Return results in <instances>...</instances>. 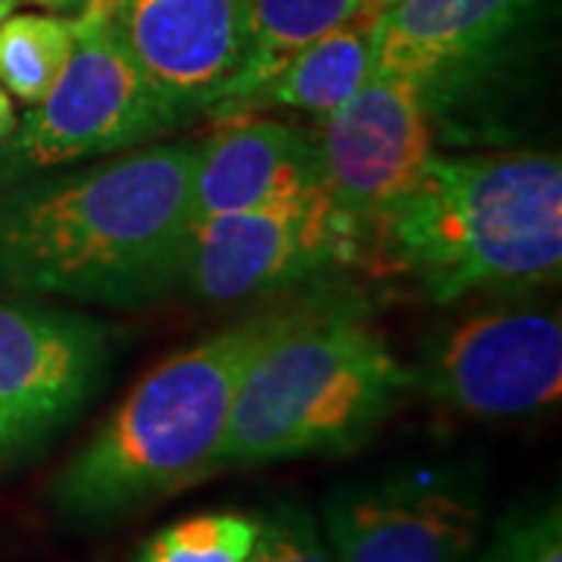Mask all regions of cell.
Masks as SVG:
<instances>
[{"mask_svg":"<svg viewBox=\"0 0 562 562\" xmlns=\"http://www.w3.org/2000/svg\"><path fill=\"white\" fill-rule=\"evenodd\" d=\"M328 201L362 232L401 201L435 157V116L425 88L397 76H366L322 116L316 135Z\"/></svg>","mask_w":562,"mask_h":562,"instance_id":"10","label":"cell"},{"mask_svg":"<svg viewBox=\"0 0 562 562\" xmlns=\"http://www.w3.org/2000/svg\"><path fill=\"white\" fill-rule=\"evenodd\" d=\"M198 140L140 144L0 191V291L140 310L188 269Z\"/></svg>","mask_w":562,"mask_h":562,"instance_id":"1","label":"cell"},{"mask_svg":"<svg viewBox=\"0 0 562 562\" xmlns=\"http://www.w3.org/2000/svg\"><path fill=\"white\" fill-rule=\"evenodd\" d=\"M120 335L91 313L0 301V460L38 450L103 391Z\"/></svg>","mask_w":562,"mask_h":562,"instance_id":"7","label":"cell"},{"mask_svg":"<svg viewBox=\"0 0 562 562\" xmlns=\"http://www.w3.org/2000/svg\"><path fill=\"white\" fill-rule=\"evenodd\" d=\"M257 538V516L203 513L160 528L140 543L135 562H244Z\"/></svg>","mask_w":562,"mask_h":562,"instance_id":"17","label":"cell"},{"mask_svg":"<svg viewBox=\"0 0 562 562\" xmlns=\"http://www.w3.org/2000/svg\"><path fill=\"white\" fill-rule=\"evenodd\" d=\"M13 7H16V0H0V22L7 20L10 13H13Z\"/></svg>","mask_w":562,"mask_h":562,"instance_id":"23","label":"cell"},{"mask_svg":"<svg viewBox=\"0 0 562 562\" xmlns=\"http://www.w3.org/2000/svg\"><path fill=\"white\" fill-rule=\"evenodd\" d=\"M475 562H562L560 503H519L503 516Z\"/></svg>","mask_w":562,"mask_h":562,"instance_id":"18","label":"cell"},{"mask_svg":"<svg viewBox=\"0 0 562 562\" xmlns=\"http://www.w3.org/2000/svg\"><path fill=\"white\" fill-rule=\"evenodd\" d=\"M113 10L116 0H98L76 16V47L60 79L0 140V181L135 150L184 125L140 76Z\"/></svg>","mask_w":562,"mask_h":562,"instance_id":"5","label":"cell"},{"mask_svg":"<svg viewBox=\"0 0 562 562\" xmlns=\"http://www.w3.org/2000/svg\"><path fill=\"white\" fill-rule=\"evenodd\" d=\"M401 0H360V7H357V13H353V25H362V29H375V22L382 20L384 13L391 10V7H397Z\"/></svg>","mask_w":562,"mask_h":562,"instance_id":"20","label":"cell"},{"mask_svg":"<svg viewBox=\"0 0 562 562\" xmlns=\"http://www.w3.org/2000/svg\"><path fill=\"white\" fill-rule=\"evenodd\" d=\"M316 194H325L319 147L294 125L244 116L198 144L194 222Z\"/></svg>","mask_w":562,"mask_h":562,"instance_id":"13","label":"cell"},{"mask_svg":"<svg viewBox=\"0 0 562 562\" xmlns=\"http://www.w3.org/2000/svg\"><path fill=\"white\" fill-rule=\"evenodd\" d=\"M113 22L140 76L184 125L220 101L247 47V0H116Z\"/></svg>","mask_w":562,"mask_h":562,"instance_id":"12","label":"cell"},{"mask_svg":"<svg viewBox=\"0 0 562 562\" xmlns=\"http://www.w3.org/2000/svg\"><path fill=\"white\" fill-rule=\"evenodd\" d=\"M547 7L550 0H401L372 29L369 76L413 79L435 110L494 72Z\"/></svg>","mask_w":562,"mask_h":562,"instance_id":"11","label":"cell"},{"mask_svg":"<svg viewBox=\"0 0 562 562\" xmlns=\"http://www.w3.org/2000/svg\"><path fill=\"white\" fill-rule=\"evenodd\" d=\"M72 47L76 16L10 13L0 22V88L25 106H35L60 79Z\"/></svg>","mask_w":562,"mask_h":562,"instance_id":"16","label":"cell"},{"mask_svg":"<svg viewBox=\"0 0 562 562\" xmlns=\"http://www.w3.org/2000/svg\"><path fill=\"white\" fill-rule=\"evenodd\" d=\"M413 382L469 419L550 409L562 394L560 313L531 303L465 313L428 341Z\"/></svg>","mask_w":562,"mask_h":562,"instance_id":"8","label":"cell"},{"mask_svg":"<svg viewBox=\"0 0 562 562\" xmlns=\"http://www.w3.org/2000/svg\"><path fill=\"white\" fill-rule=\"evenodd\" d=\"M369 50H372V29L347 22L341 29L328 32L325 38L303 47L272 79L262 81L257 91L232 103L228 110H222L216 120H244L272 106L301 110L322 120L366 81Z\"/></svg>","mask_w":562,"mask_h":562,"instance_id":"14","label":"cell"},{"mask_svg":"<svg viewBox=\"0 0 562 562\" xmlns=\"http://www.w3.org/2000/svg\"><path fill=\"white\" fill-rule=\"evenodd\" d=\"M310 291L254 310L147 372L50 482L54 516L69 528H110L213 475L247 366Z\"/></svg>","mask_w":562,"mask_h":562,"instance_id":"2","label":"cell"},{"mask_svg":"<svg viewBox=\"0 0 562 562\" xmlns=\"http://www.w3.org/2000/svg\"><path fill=\"white\" fill-rule=\"evenodd\" d=\"M431 303L482 291L522 297L560 281L562 162L557 154L431 157L422 179L366 228V260Z\"/></svg>","mask_w":562,"mask_h":562,"instance_id":"3","label":"cell"},{"mask_svg":"<svg viewBox=\"0 0 562 562\" xmlns=\"http://www.w3.org/2000/svg\"><path fill=\"white\" fill-rule=\"evenodd\" d=\"M244 562H335L316 519L297 503H272L257 516V538Z\"/></svg>","mask_w":562,"mask_h":562,"instance_id":"19","label":"cell"},{"mask_svg":"<svg viewBox=\"0 0 562 562\" xmlns=\"http://www.w3.org/2000/svg\"><path fill=\"white\" fill-rule=\"evenodd\" d=\"M322 522L335 562H475L484 494L472 472H391L335 487Z\"/></svg>","mask_w":562,"mask_h":562,"instance_id":"9","label":"cell"},{"mask_svg":"<svg viewBox=\"0 0 562 562\" xmlns=\"http://www.w3.org/2000/svg\"><path fill=\"white\" fill-rule=\"evenodd\" d=\"M366 260V232L328 194L194 222L184 281L206 303H247L313 288Z\"/></svg>","mask_w":562,"mask_h":562,"instance_id":"6","label":"cell"},{"mask_svg":"<svg viewBox=\"0 0 562 562\" xmlns=\"http://www.w3.org/2000/svg\"><path fill=\"white\" fill-rule=\"evenodd\" d=\"M413 384L360 294L313 288L301 313L247 366L216 472L350 453Z\"/></svg>","mask_w":562,"mask_h":562,"instance_id":"4","label":"cell"},{"mask_svg":"<svg viewBox=\"0 0 562 562\" xmlns=\"http://www.w3.org/2000/svg\"><path fill=\"white\" fill-rule=\"evenodd\" d=\"M360 0H247V47L232 81L206 116H220L232 103L257 91L303 47L353 20Z\"/></svg>","mask_w":562,"mask_h":562,"instance_id":"15","label":"cell"},{"mask_svg":"<svg viewBox=\"0 0 562 562\" xmlns=\"http://www.w3.org/2000/svg\"><path fill=\"white\" fill-rule=\"evenodd\" d=\"M13 125H16V113H13V101H10V94L0 88V140L10 138V132H13Z\"/></svg>","mask_w":562,"mask_h":562,"instance_id":"22","label":"cell"},{"mask_svg":"<svg viewBox=\"0 0 562 562\" xmlns=\"http://www.w3.org/2000/svg\"><path fill=\"white\" fill-rule=\"evenodd\" d=\"M16 3H29V7H41L47 13H60V16H79L91 3L98 0H16Z\"/></svg>","mask_w":562,"mask_h":562,"instance_id":"21","label":"cell"}]
</instances>
